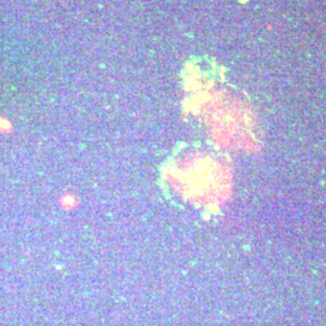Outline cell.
I'll list each match as a JSON object with an SVG mask.
<instances>
[{"mask_svg": "<svg viewBox=\"0 0 326 326\" xmlns=\"http://www.w3.org/2000/svg\"><path fill=\"white\" fill-rule=\"evenodd\" d=\"M76 204H77V202H76L75 197L71 195H63V197L60 198V205L64 209H72L76 207Z\"/></svg>", "mask_w": 326, "mask_h": 326, "instance_id": "6da1fadb", "label": "cell"}]
</instances>
